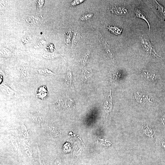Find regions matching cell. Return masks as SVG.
Instances as JSON below:
<instances>
[{
    "mask_svg": "<svg viewBox=\"0 0 165 165\" xmlns=\"http://www.w3.org/2000/svg\"><path fill=\"white\" fill-rule=\"evenodd\" d=\"M160 120L162 125L165 127V113L164 115L160 117Z\"/></svg>",
    "mask_w": 165,
    "mask_h": 165,
    "instance_id": "d6a6232c",
    "label": "cell"
},
{
    "mask_svg": "<svg viewBox=\"0 0 165 165\" xmlns=\"http://www.w3.org/2000/svg\"><path fill=\"white\" fill-rule=\"evenodd\" d=\"M54 165H63L62 162L57 154H56V158L54 162Z\"/></svg>",
    "mask_w": 165,
    "mask_h": 165,
    "instance_id": "83f0119b",
    "label": "cell"
},
{
    "mask_svg": "<svg viewBox=\"0 0 165 165\" xmlns=\"http://www.w3.org/2000/svg\"><path fill=\"white\" fill-rule=\"evenodd\" d=\"M110 11L112 13L119 16H125L128 13L127 7L123 6L113 7L111 8Z\"/></svg>",
    "mask_w": 165,
    "mask_h": 165,
    "instance_id": "277c9868",
    "label": "cell"
},
{
    "mask_svg": "<svg viewBox=\"0 0 165 165\" xmlns=\"http://www.w3.org/2000/svg\"><path fill=\"white\" fill-rule=\"evenodd\" d=\"M135 14L136 17L145 20L148 25L149 31H151V28L150 23L146 14L141 10L137 8L135 9Z\"/></svg>",
    "mask_w": 165,
    "mask_h": 165,
    "instance_id": "ba28073f",
    "label": "cell"
},
{
    "mask_svg": "<svg viewBox=\"0 0 165 165\" xmlns=\"http://www.w3.org/2000/svg\"><path fill=\"white\" fill-rule=\"evenodd\" d=\"M44 1H38L37 3V6L39 9L42 7L44 3Z\"/></svg>",
    "mask_w": 165,
    "mask_h": 165,
    "instance_id": "836d02e7",
    "label": "cell"
},
{
    "mask_svg": "<svg viewBox=\"0 0 165 165\" xmlns=\"http://www.w3.org/2000/svg\"><path fill=\"white\" fill-rule=\"evenodd\" d=\"M143 132L144 135L149 138H153L154 136V134L153 130L148 125H145L143 126Z\"/></svg>",
    "mask_w": 165,
    "mask_h": 165,
    "instance_id": "5bb4252c",
    "label": "cell"
},
{
    "mask_svg": "<svg viewBox=\"0 0 165 165\" xmlns=\"http://www.w3.org/2000/svg\"><path fill=\"white\" fill-rule=\"evenodd\" d=\"M38 146L37 147V150L38 152V154L39 157V161L40 165H45L44 162L42 160V158H41V152Z\"/></svg>",
    "mask_w": 165,
    "mask_h": 165,
    "instance_id": "1f68e13d",
    "label": "cell"
},
{
    "mask_svg": "<svg viewBox=\"0 0 165 165\" xmlns=\"http://www.w3.org/2000/svg\"><path fill=\"white\" fill-rule=\"evenodd\" d=\"M64 102L62 99H59L55 103L54 109L55 110H60L64 105Z\"/></svg>",
    "mask_w": 165,
    "mask_h": 165,
    "instance_id": "cb8c5ba5",
    "label": "cell"
},
{
    "mask_svg": "<svg viewBox=\"0 0 165 165\" xmlns=\"http://www.w3.org/2000/svg\"><path fill=\"white\" fill-rule=\"evenodd\" d=\"M85 1L83 0H75L71 3V5L72 6H76L84 2Z\"/></svg>",
    "mask_w": 165,
    "mask_h": 165,
    "instance_id": "4dcf8cb0",
    "label": "cell"
},
{
    "mask_svg": "<svg viewBox=\"0 0 165 165\" xmlns=\"http://www.w3.org/2000/svg\"><path fill=\"white\" fill-rule=\"evenodd\" d=\"M106 28L110 32L116 35H121L123 31L122 28L117 27L115 26L107 25Z\"/></svg>",
    "mask_w": 165,
    "mask_h": 165,
    "instance_id": "4fadbf2b",
    "label": "cell"
},
{
    "mask_svg": "<svg viewBox=\"0 0 165 165\" xmlns=\"http://www.w3.org/2000/svg\"><path fill=\"white\" fill-rule=\"evenodd\" d=\"M25 20L28 23L31 25H38L40 22V19L39 17L33 15L29 16Z\"/></svg>",
    "mask_w": 165,
    "mask_h": 165,
    "instance_id": "7c38bea8",
    "label": "cell"
},
{
    "mask_svg": "<svg viewBox=\"0 0 165 165\" xmlns=\"http://www.w3.org/2000/svg\"><path fill=\"white\" fill-rule=\"evenodd\" d=\"M74 33L73 31L70 29L66 33L67 35L65 39V44L67 45L70 46L71 45Z\"/></svg>",
    "mask_w": 165,
    "mask_h": 165,
    "instance_id": "ac0fdd59",
    "label": "cell"
},
{
    "mask_svg": "<svg viewBox=\"0 0 165 165\" xmlns=\"http://www.w3.org/2000/svg\"><path fill=\"white\" fill-rule=\"evenodd\" d=\"M37 71L38 73L46 76L55 75V74L48 69L43 68L38 69Z\"/></svg>",
    "mask_w": 165,
    "mask_h": 165,
    "instance_id": "d6986e66",
    "label": "cell"
},
{
    "mask_svg": "<svg viewBox=\"0 0 165 165\" xmlns=\"http://www.w3.org/2000/svg\"><path fill=\"white\" fill-rule=\"evenodd\" d=\"M31 39L32 37L31 36L27 35L25 36V37H23L22 40L23 43L25 44H27L30 42Z\"/></svg>",
    "mask_w": 165,
    "mask_h": 165,
    "instance_id": "f1b7e54d",
    "label": "cell"
},
{
    "mask_svg": "<svg viewBox=\"0 0 165 165\" xmlns=\"http://www.w3.org/2000/svg\"><path fill=\"white\" fill-rule=\"evenodd\" d=\"M141 43L144 50L147 54L157 58L159 57L150 40L143 35L141 36Z\"/></svg>",
    "mask_w": 165,
    "mask_h": 165,
    "instance_id": "6da1fadb",
    "label": "cell"
},
{
    "mask_svg": "<svg viewBox=\"0 0 165 165\" xmlns=\"http://www.w3.org/2000/svg\"><path fill=\"white\" fill-rule=\"evenodd\" d=\"M97 34L100 37L103 47L108 57L109 58L112 62L114 63L115 61V54L112 47L110 45L107 43L100 32H98Z\"/></svg>",
    "mask_w": 165,
    "mask_h": 165,
    "instance_id": "7a4b0ae2",
    "label": "cell"
},
{
    "mask_svg": "<svg viewBox=\"0 0 165 165\" xmlns=\"http://www.w3.org/2000/svg\"><path fill=\"white\" fill-rule=\"evenodd\" d=\"M11 141L12 145L14 151L17 153L20 151V149L19 146L18 141L16 138L14 137H11Z\"/></svg>",
    "mask_w": 165,
    "mask_h": 165,
    "instance_id": "7402d4cb",
    "label": "cell"
},
{
    "mask_svg": "<svg viewBox=\"0 0 165 165\" xmlns=\"http://www.w3.org/2000/svg\"><path fill=\"white\" fill-rule=\"evenodd\" d=\"M19 72L20 76L23 79L26 80L29 78V73L28 70L26 67L24 66L21 67L19 69Z\"/></svg>",
    "mask_w": 165,
    "mask_h": 165,
    "instance_id": "ffe728a7",
    "label": "cell"
},
{
    "mask_svg": "<svg viewBox=\"0 0 165 165\" xmlns=\"http://www.w3.org/2000/svg\"><path fill=\"white\" fill-rule=\"evenodd\" d=\"M162 147L165 151V141H163L162 143Z\"/></svg>",
    "mask_w": 165,
    "mask_h": 165,
    "instance_id": "d590c367",
    "label": "cell"
},
{
    "mask_svg": "<svg viewBox=\"0 0 165 165\" xmlns=\"http://www.w3.org/2000/svg\"><path fill=\"white\" fill-rule=\"evenodd\" d=\"M3 87L5 90H6L7 93L10 95L12 96H15L16 95V93L12 89L8 86L6 85H3Z\"/></svg>",
    "mask_w": 165,
    "mask_h": 165,
    "instance_id": "4316f807",
    "label": "cell"
},
{
    "mask_svg": "<svg viewBox=\"0 0 165 165\" xmlns=\"http://www.w3.org/2000/svg\"><path fill=\"white\" fill-rule=\"evenodd\" d=\"M48 49L49 50H50L51 52H52L53 51L54 49V46L52 44H50V45H48Z\"/></svg>",
    "mask_w": 165,
    "mask_h": 165,
    "instance_id": "e575fe53",
    "label": "cell"
},
{
    "mask_svg": "<svg viewBox=\"0 0 165 165\" xmlns=\"http://www.w3.org/2000/svg\"><path fill=\"white\" fill-rule=\"evenodd\" d=\"M155 6L160 17L165 22V7L159 3L157 1H154Z\"/></svg>",
    "mask_w": 165,
    "mask_h": 165,
    "instance_id": "30bf717a",
    "label": "cell"
},
{
    "mask_svg": "<svg viewBox=\"0 0 165 165\" xmlns=\"http://www.w3.org/2000/svg\"><path fill=\"white\" fill-rule=\"evenodd\" d=\"M23 146L24 152L30 160V161L33 164L34 160L32 148H31L29 144L25 142H23Z\"/></svg>",
    "mask_w": 165,
    "mask_h": 165,
    "instance_id": "9c48e42d",
    "label": "cell"
},
{
    "mask_svg": "<svg viewBox=\"0 0 165 165\" xmlns=\"http://www.w3.org/2000/svg\"><path fill=\"white\" fill-rule=\"evenodd\" d=\"M112 99L111 92L110 90V95L106 98L104 105V110L106 116V119L108 120L110 113L112 111Z\"/></svg>",
    "mask_w": 165,
    "mask_h": 165,
    "instance_id": "3957f363",
    "label": "cell"
},
{
    "mask_svg": "<svg viewBox=\"0 0 165 165\" xmlns=\"http://www.w3.org/2000/svg\"><path fill=\"white\" fill-rule=\"evenodd\" d=\"M93 74L92 70L91 68L85 69L82 74V80L84 82L86 81L91 77Z\"/></svg>",
    "mask_w": 165,
    "mask_h": 165,
    "instance_id": "2e32d148",
    "label": "cell"
},
{
    "mask_svg": "<svg viewBox=\"0 0 165 165\" xmlns=\"http://www.w3.org/2000/svg\"><path fill=\"white\" fill-rule=\"evenodd\" d=\"M65 104L66 107L68 108V109H70L72 106H73L74 102L71 100H67L65 102Z\"/></svg>",
    "mask_w": 165,
    "mask_h": 165,
    "instance_id": "f546056e",
    "label": "cell"
},
{
    "mask_svg": "<svg viewBox=\"0 0 165 165\" xmlns=\"http://www.w3.org/2000/svg\"><path fill=\"white\" fill-rule=\"evenodd\" d=\"M20 134L25 138H29V135L26 126L24 123H22L20 127Z\"/></svg>",
    "mask_w": 165,
    "mask_h": 165,
    "instance_id": "44dd1931",
    "label": "cell"
},
{
    "mask_svg": "<svg viewBox=\"0 0 165 165\" xmlns=\"http://www.w3.org/2000/svg\"><path fill=\"white\" fill-rule=\"evenodd\" d=\"M46 40H38L34 46L35 48H42L46 44Z\"/></svg>",
    "mask_w": 165,
    "mask_h": 165,
    "instance_id": "484cf974",
    "label": "cell"
},
{
    "mask_svg": "<svg viewBox=\"0 0 165 165\" xmlns=\"http://www.w3.org/2000/svg\"><path fill=\"white\" fill-rule=\"evenodd\" d=\"M142 74L147 80H154L158 78L157 74L151 70H144L142 71Z\"/></svg>",
    "mask_w": 165,
    "mask_h": 165,
    "instance_id": "52a82bcc",
    "label": "cell"
},
{
    "mask_svg": "<svg viewBox=\"0 0 165 165\" xmlns=\"http://www.w3.org/2000/svg\"><path fill=\"white\" fill-rule=\"evenodd\" d=\"M32 120L35 123L40 124L44 121V118L43 116L39 113H34L31 116Z\"/></svg>",
    "mask_w": 165,
    "mask_h": 165,
    "instance_id": "9a60e30c",
    "label": "cell"
},
{
    "mask_svg": "<svg viewBox=\"0 0 165 165\" xmlns=\"http://www.w3.org/2000/svg\"><path fill=\"white\" fill-rule=\"evenodd\" d=\"M94 16L93 14L91 13L85 14L80 17V20L82 22H86L91 19Z\"/></svg>",
    "mask_w": 165,
    "mask_h": 165,
    "instance_id": "603a6c76",
    "label": "cell"
},
{
    "mask_svg": "<svg viewBox=\"0 0 165 165\" xmlns=\"http://www.w3.org/2000/svg\"><path fill=\"white\" fill-rule=\"evenodd\" d=\"M72 68L69 65L66 72L65 81V85L68 88H72V83L73 82V74H72Z\"/></svg>",
    "mask_w": 165,
    "mask_h": 165,
    "instance_id": "5b68a950",
    "label": "cell"
},
{
    "mask_svg": "<svg viewBox=\"0 0 165 165\" xmlns=\"http://www.w3.org/2000/svg\"><path fill=\"white\" fill-rule=\"evenodd\" d=\"M91 50L92 48L91 47L87 49L85 52L82 61V67H84L86 66L90 57Z\"/></svg>",
    "mask_w": 165,
    "mask_h": 165,
    "instance_id": "e0dca14e",
    "label": "cell"
},
{
    "mask_svg": "<svg viewBox=\"0 0 165 165\" xmlns=\"http://www.w3.org/2000/svg\"><path fill=\"white\" fill-rule=\"evenodd\" d=\"M48 130L50 135L53 137L58 138L61 136V132L59 129L55 126H49Z\"/></svg>",
    "mask_w": 165,
    "mask_h": 165,
    "instance_id": "8fae6325",
    "label": "cell"
},
{
    "mask_svg": "<svg viewBox=\"0 0 165 165\" xmlns=\"http://www.w3.org/2000/svg\"><path fill=\"white\" fill-rule=\"evenodd\" d=\"M61 55L57 53L45 54L42 55L43 57L47 59H54L59 57Z\"/></svg>",
    "mask_w": 165,
    "mask_h": 165,
    "instance_id": "d4e9b609",
    "label": "cell"
},
{
    "mask_svg": "<svg viewBox=\"0 0 165 165\" xmlns=\"http://www.w3.org/2000/svg\"><path fill=\"white\" fill-rule=\"evenodd\" d=\"M14 49L9 46H4L1 48V55L3 57H11L15 55Z\"/></svg>",
    "mask_w": 165,
    "mask_h": 165,
    "instance_id": "8992f818",
    "label": "cell"
}]
</instances>
